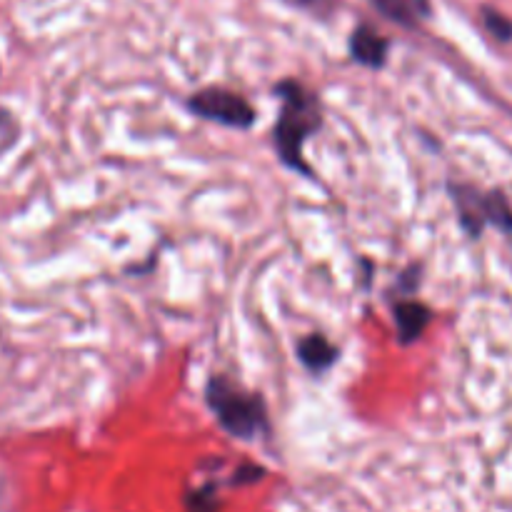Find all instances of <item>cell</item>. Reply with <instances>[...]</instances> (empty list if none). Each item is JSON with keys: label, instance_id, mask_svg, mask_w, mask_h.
I'll use <instances>...</instances> for the list:
<instances>
[{"label": "cell", "instance_id": "cell-11", "mask_svg": "<svg viewBox=\"0 0 512 512\" xmlns=\"http://www.w3.org/2000/svg\"><path fill=\"white\" fill-rule=\"evenodd\" d=\"M410 3H413L415 8L423 13V18H428V15H430V0H410Z\"/></svg>", "mask_w": 512, "mask_h": 512}, {"label": "cell", "instance_id": "cell-8", "mask_svg": "<svg viewBox=\"0 0 512 512\" xmlns=\"http://www.w3.org/2000/svg\"><path fill=\"white\" fill-rule=\"evenodd\" d=\"M373 8L383 18L393 20V23L403 25V28H415L418 20L423 18V13L410 0H373Z\"/></svg>", "mask_w": 512, "mask_h": 512}, {"label": "cell", "instance_id": "cell-3", "mask_svg": "<svg viewBox=\"0 0 512 512\" xmlns=\"http://www.w3.org/2000/svg\"><path fill=\"white\" fill-rule=\"evenodd\" d=\"M450 198H453L458 220L470 238H480L488 225L512 233V205L500 190L480 193L473 185L450 183Z\"/></svg>", "mask_w": 512, "mask_h": 512}, {"label": "cell", "instance_id": "cell-1", "mask_svg": "<svg viewBox=\"0 0 512 512\" xmlns=\"http://www.w3.org/2000/svg\"><path fill=\"white\" fill-rule=\"evenodd\" d=\"M275 95L280 98V115L275 123L273 140L280 160L290 170L310 175L308 163L303 158L305 143L310 135L323 125V110H320V98L313 90L305 88L298 80H280L275 85Z\"/></svg>", "mask_w": 512, "mask_h": 512}, {"label": "cell", "instance_id": "cell-2", "mask_svg": "<svg viewBox=\"0 0 512 512\" xmlns=\"http://www.w3.org/2000/svg\"><path fill=\"white\" fill-rule=\"evenodd\" d=\"M205 400L220 428L233 438L255 440L268 430V410H265L263 398L225 375L210 378Z\"/></svg>", "mask_w": 512, "mask_h": 512}, {"label": "cell", "instance_id": "cell-7", "mask_svg": "<svg viewBox=\"0 0 512 512\" xmlns=\"http://www.w3.org/2000/svg\"><path fill=\"white\" fill-rule=\"evenodd\" d=\"M298 358L308 370H313V373H323V370H328L330 365L338 360V348H335L325 335L313 333V335H305V338L298 343Z\"/></svg>", "mask_w": 512, "mask_h": 512}, {"label": "cell", "instance_id": "cell-9", "mask_svg": "<svg viewBox=\"0 0 512 512\" xmlns=\"http://www.w3.org/2000/svg\"><path fill=\"white\" fill-rule=\"evenodd\" d=\"M483 23L485 28L490 30V35H493L495 40H500V43H510L512 40V20L508 18L505 13H500V10L490 8V5H483Z\"/></svg>", "mask_w": 512, "mask_h": 512}, {"label": "cell", "instance_id": "cell-12", "mask_svg": "<svg viewBox=\"0 0 512 512\" xmlns=\"http://www.w3.org/2000/svg\"><path fill=\"white\" fill-rule=\"evenodd\" d=\"M8 123H10V115L5 113L3 108H0V130H3V128H8Z\"/></svg>", "mask_w": 512, "mask_h": 512}, {"label": "cell", "instance_id": "cell-6", "mask_svg": "<svg viewBox=\"0 0 512 512\" xmlns=\"http://www.w3.org/2000/svg\"><path fill=\"white\" fill-rule=\"evenodd\" d=\"M393 318L398 325V340L403 345H410L425 333V328L433 320V313H430L428 305L418 303V300H400L393 308Z\"/></svg>", "mask_w": 512, "mask_h": 512}, {"label": "cell", "instance_id": "cell-4", "mask_svg": "<svg viewBox=\"0 0 512 512\" xmlns=\"http://www.w3.org/2000/svg\"><path fill=\"white\" fill-rule=\"evenodd\" d=\"M190 113L225 128L245 130L255 123V108L228 88H203L188 98Z\"/></svg>", "mask_w": 512, "mask_h": 512}, {"label": "cell", "instance_id": "cell-10", "mask_svg": "<svg viewBox=\"0 0 512 512\" xmlns=\"http://www.w3.org/2000/svg\"><path fill=\"white\" fill-rule=\"evenodd\" d=\"M190 512H215L218 508V500H215V488L208 485V488L198 490V493L190 495Z\"/></svg>", "mask_w": 512, "mask_h": 512}, {"label": "cell", "instance_id": "cell-5", "mask_svg": "<svg viewBox=\"0 0 512 512\" xmlns=\"http://www.w3.org/2000/svg\"><path fill=\"white\" fill-rule=\"evenodd\" d=\"M388 48L390 43L370 25H358L350 35V55H353L355 63L365 65V68H383L385 60H388Z\"/></svg>", "mask_w": 512, "mask_h": 512}]
</instances>
